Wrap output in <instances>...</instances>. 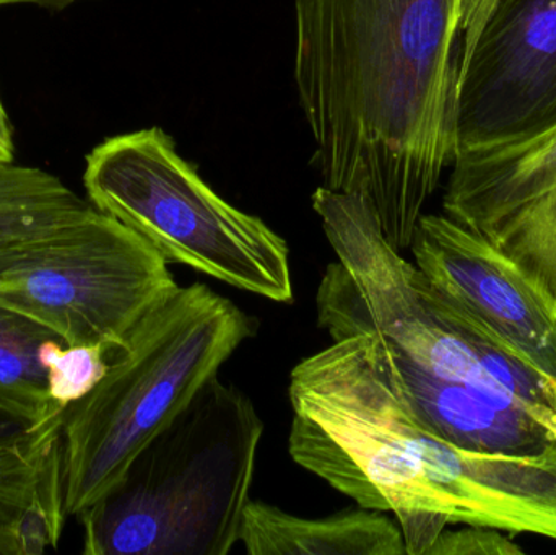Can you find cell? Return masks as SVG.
Returning <instances> with one entry per match:
<instances>
[{"mask_svg":"<svg viewBox=\"0 0 556 555\" xmlns=\"http://www.w3.org/2000/svg\"><path fill=\"white\" fill-rule=\"evenodd\" d=\"M264 422L214 377L78 515L87 555H227L240 543Z\"/></svg>","mask_w":556,"mask_h":555,"instance_id":"2","label":"cell"},{"mask_svg":"<svg viewBox=\"0 0 556 555\" xmlns=\"http://www.w3.org/2000/svg\"><path fill=\"white\" fill-rule=\"evenodd\" d=\"M84 0H0V7L7 5H35L48 10H64Z\"/></svg>","mask_w":556,"mask_h":555,"instance_id":"18","label":"cell"},{"mask_svg":"<svg viewBox=\"0 0 556 555\" xmlns=\"http://www.w3.org/2000/svg\"><path fill=\"white\" fill-rule=\"evenodd\" d=\"M116 351L104 344L65 345L46 339L39 362L46 370L48 396L59 411H67L91 393L108 374Z\"/></svg>","mask_w":556,"mask_h":555,"instance_id":"15","label":"cell"},{"mask_svg":"<svg viewBox=\"0 0 556 555\" xmlns=\"http://www.w3.org/2000/svg\"><path fill=\"white\" fill-rule=\"evenodd\" d=\"M371 339L376 361L391 387L446 442L470 452L508 456H539L556 449L555 433L519 404L431 377L376 336Z\"/></svg>","mask_w":556,"mask_h":555,"instance_id":"8","label":"cell"},{"mask_svg":"<svg viewBox=\"0 0 556 555\" xmlns=\"http://www.w3.org/2000/svg\"><path fill=\"white\" fill-rule=\"evenodd\" d=\"M15 165V139L13 126L0 94V169Z\"/></svg>","mask_w":556,"mask_h":555,"instance_id":"17","label":"cell"},{"mask_svg":"<svg viewBox=\"0 0 556 555\" xmlns=\"http://www.w3.org/2000/svg\"><path fill=\"white\" fill-rule=\"evenodd\" d=\"M90 202L52 173L33 166L0 169V253L80 215Z\"/></svg>","mask_w":556,"mask_h":555,"instance_id":"13","label":"cell"},{"mask_svg":"<svg viewBox=\"0 0 556 555\" xmlns=\"http://www.w3.org/2000/svg\"><path fill=\"white\" fill-rule=\"evenodd\" d=\"M556 129V0H463L454 159Z\"/></svg>","mask_w":556,"mask_h":555,"instance_id":"6","label":"cell"},{"mask_svg":"<svg viewBox=\"0 0 556 555\" xmlns=\"http://www.w3.org/2000/svg\"><path fill=\"white\" fill-rule=\"evenodd\" d=\"M240 543L251 555H404L401 527L384 512H345L303 518L274 505L248 502Z\"/></svg>","mask_w":556,"mask_h":555,"instance_id":"10","label":"cell"},{"mask_svg":"<svg viewBox=\"0 0 556 555\" xmlns=\"http://www.w3.org/2000/svg\"><path fill=\"white\" fill-rule=\"evenodd\" d=\"M444 530L427 555H518L525 550L495 528L472 527Z\"/></svg>","mask_w":556,"mask_h":555,"instance_id":"16","label":"cell"},{"mask_svg":"<svg viewBox=\"0 0 556 555\" xmlns=\"http://www.w3.org/2000/svg\"><path fill=\"white\" fill-rule=\"evenodd\" d=\"M444 192V215L486 237L509 215L556 189V129L531 142L460 153Z\"/></svg>","mask_w":556,"mask_h":555,"instance_id":"9","label":"cell"},{"mask_svg":"<svg viewBox=\"0 0 556 555\" xmlns=\"http://www.w3.org/2000/svg\"><path fill=\"white\" fill-rule=\"evenodd\" d=\"M254 336V321L207 286L176 287L132 329L108 374L62 424L67 517L110 494L143 446Z\"/></svg>","mask_w":556,"mask_h":555,"instance_id":"3","label":"cell"},{"mask_svg":"<svg viewBox=\"0 0 556 555\" xmlns=\"http://www.w3.org/2000/svg\"><path fill=\"white\" fill-rule=\"evenodd\" d=\"M0 555H22L18 534L13 528L0 527Z\"/></svg>","mask_w":556,"mask_h":555,"instance_id":"19","label":"cell"},{"mask_svg":"<svg viewBox=\"0 0 556 555\" xmlns=\"http://www.w3.org/2000/svg\"><path fill=\"white\" fill-rule=\"evenodd\" d=\"M62 422L36 427L0 409V527L16 531L35 507L65 512Z\"/></svg>","mask_w":556,"mask_h":555,"instance_id":"11","label":"cell"},{"mask_svg":"<svg viewBox=\"0 0 556 555\" xmlns=\"http://www.w3.org/2000/svg\"><path fill=\"white\" fill-rule=\"evenodd\" d=\"M412 254L428 282L556 381V306L492 241L424 214Z\"/></svg>","mask_w":556,"mask_h":555,"instance_id":"7","label":"cell"},{"mask_svg":"<svg viewBox=\"0 0 556 555\" xmlns=\"http://www.w3.org/2000/svg\"><path fill=\"white\" fill-rule=\"evenodd\" d=\"M52 332L0 306V409L36 427L62 422L48 396L39 348ZM58 339V338H55Z\"/></svg>","mask_w":556,"mask_h":555,"instance_id":"12","label":"cell"},{"mask_svg":"<svg viewBox=\"0 0 556 555\" xmlns=\"http://www.w3.org/2000/svg\"><path fill=\"white\" fill-rule=\"evenodd\" d=\"M463 0H294L293 77L323 186L410 250L454 162Z\"/></svg>","mask_w":556,"mask_h":555,"instance_id":"1","label":"cell"},{"mask_svg":"<svg viewBox=\"0 0 556 555\" xmlns=\"http://www.w3.org/2000/svg\"><path fill=\"white\" fill-rule=\"evenodd\" d=\"M178 287L142 237L93 205L0 253V306L65 345H126L140 319Z\"/></svg>","mask_w":556,"mask_h":555,"instance_id":"5","label":"cell"},{"mask_svg":"<svg viewBox=\"0 0 556 555\" xmlns=\"http://www.w3.org/2000/svg\"><path fill=\"white\" fill-rule=\"evenodd\" d=\"M485 238L511 257L556 306V189L509 215Z\"/></svg>","mask_w":556,"mask_h":555,"instance_id":"14","label":"cell"},{"mask_svg":"<svg viewBox=\"0 0 556 555\" xmlns=\"http://www.w3.org/2000/svg\"><path fill=\"white\" fill-rule=\"evenodd\" d=\"M84 186L97 211L136 231L166 263L273 302H293L287 241L220 198L162 127L98 143L85 159Z\"/></svg>","mask_w":556,"mask_h":555,"instance_id":"4","label":"cell"}]
</instances>
